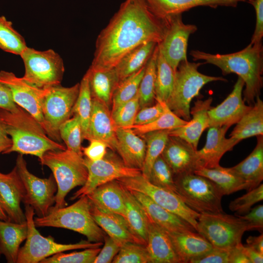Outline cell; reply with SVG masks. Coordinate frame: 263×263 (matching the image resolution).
<instances>
[{
    "instance_id": "1",
    "label": "cell",
    "mask_w": 263,
    "mask_h": 263,
    "mask_svg": "<svg viewBox=\"0 0 263 263\" xmlns=\"http://www.w3.org/2000/svg\"><path fill=\"white\" fill-rule=\"evenodd\" d=\"M167 18L156 15L145 0H125L98 35L90 68H114L129 52L148 42L158 44L164 37Z\"/></svg>"
},
{
    "instance_id": "2",
    "label": "cell",
    "mask_w": 263,
    "mask_h": 263,
    "mask_svg": "<svg viewBox=\"0 0 263 263\" xmlns=\"http://www.w3.org/2000/svg\"><path fill=\"white\" fill-rule=\"evenodd\" d=\"M193 60H203L204 64L214 65L224 75L234 73L244 81V100L252 106L261 94L263 85V47L262 42L249 43L243 50L227 54H212L192 50Z\"/></svg>"
},
{
    "instance_id": "3",
    "label": "cell",
    "mask_w": 263,
    "mask_h": 263,
    "mask_svg": "<svg viewBox=\"0 0 263 263\" xmlns=\"http://www.w3.org/2000/svg\"><path fill=\"white\" fill-rule=\"evenodd\" d=\"M0 121L12 141L11 147L3 154L17 152L36 156L40 160L48 151L66 150L49 137L39 122L19 105L14 112L0 108Z\"/></svg>"
},
{
    "instance_id": "4",
    "label": "cell",
    "mask_w": 263,
    "mask_h": 263,
    "mask_svg": "<svg viewBox=\"0 0 263 263\" xmlns=\"http://www.w3.org/2000/svg\"><path fill=\"white\" fill-rule=\"evenodd\" d=\"M39 161L51 169L57 184L55 205L52 207L55 209L66 206L67 194L75 187L84 185L88 178L83 156L68 149L49 150Z\"/></svg>"
},
{
    "instance_id": "5",
    "label": "cell",
    "mask_w": 263,
    "mask_h": 263,
    "mask_svg": "<svg viewBox=\"0 0 263 263\" xmlns=\"http://www.w3.org/2000/svg\"><path fill=\"white\" fill-rule=\"evenodd\" d=\"M36 226L64 228L85 236L93 243L102 242L106 233L97 224L90 211V202L85 196L74 204L58 208H51L43 217L34 219Z\"/></svg>"
},
{
    "instance_id": "6",
    "label": "cell",
    "mask_w": 263,
    "mask_h": 263,
    "mask_svg": "<svg viewBox=\"0 0 263 263\" xmlns=\"http://www.w3.org/2000/svg\"><path fill=\"white\" fill-rule=\"evenodd\" d=\"M202 62H190L188 60L179 64L175 74L171 94L166 102L169 108L177 116L189 121L191 119L190 103L198 96L201 89L213 81H226L222 76L204 75L198 70Z\"/></svg>"
},
{
    "instance_id": "7",
    "label": "cell",
    "mask_w": 263,
    "mask_h": 263,
    "mask_svg": "<svg viewBox=\"0 0 263 263\" xmlns=\"http://www.w3.org/2000/svg\"><path fill=\"white\" fill-rule=\"evenodd\" d=\"M176 194L190 208L199 213L223 212L224 196L209 179L194 173L175 175Z\"/></svg>"
},
{
    "instance_id": "8",
    "label": "cell",
    "mask_w": 263,
    "mask_h": 263,
    "mask_svg": "<svg viewBox=\"0 0 263 263\" xmlns=\"http://www.w3.org/2000/svg\"><path fill=\"white\" fill-rule=\"evenodd\" d=\"M34 209L25 205V215L27 225V235L24 245L19 248L17 263H38L56 253L78 249L98 247L102 242L93 243L82 240L75 244H62L56 242L52 237L42 236L34 223Z\"/></svg>"
},
{
    "instance_id": "9",
    "label": "cell",
    "mask_w": 263,
    "mask_h": 263,
    "mask_svg": "<svg viewBox=\"0 0 263 263\" xmlns=\"http://www.w3.org/2000/svg\"><path fill=\"white\" fill-rule=\"evenodd\" d=\"M253 230L244 220L220 213H200L197 232L203 236L213 247L230 249L242 243L244 233Z\"/></svg>"
},
{
    "instance_id": "10",
    "label": "cell",
    "mask_w": 263,
    "mask_h": 263,
    "mask_svg": "<svg viewBox=\"0 0 263 263\" xmlns=\"http://www.w3.org/2000/svg\"><path fill=\"white\" fill-rule=\"evenodd\" d=\"M20 56L25 67L23 78L40 89L60 85L64 73L61 56L52 49L36 50L27 47Z\"/></svg>"
},
{
    "instance_id": "11",
    "label": "cell",
    "mask_w": 263,
    "mask_h": 263,
    "mask_svg": "<svg viewBox=\"0 0 263 263\" xmlns=\"http://www.w3.org/2000/svg\"><path fill=\"white\" fill-rule=\"evenodd\" d=\"M79 83L70 87L61 85L46 89L41 101L44 131L51 139L60 142V126L73 115L72 110L78 96Z\"/></svg>"
},
{
    "instance_id": "12",
    "label": "cell",
    "mask_w": 263,
    "mask_h": 263,
    "mask_svg": "<svg viewBox=\"0 0 263 263\" xmlns=\"http://www.w3.org/2000/svg\"><path fill=\"white\" fill-rule=\"evenodd\" d=\"M116 180L127 190L147 195L158 205L187 221L197 231L200 213L188 207L175 193L153 185L142 175Z\"/></svg>"
},
{
    "instance_id": "13",
    "label": "cell",
    "mask_w": 263,
    "mask_h": 263,
    "mask_svg": "<svg viewBox=\"0 0 263 263\" xmlns=\"http://www.w3.org/2000/svg\"><path fill=\"white\" fill-rule=\"evenodd\" d=\"M84 162L88 170L87 179L84 185L74 193L71 200L87 196L98 186L108 182L142 175L141 169L127 166L112 150H107L101 160L92 161L85 157Z\"/></svg>"
},
{
    "instance_id": "14",
    "label": "cell",
    "mask_w": 263,
    "mask_h": 263,
    "mask_svg": "<svg viewBox=\"0 0 263 263\" xmlns=\"http://www.w3.org/2000/svg\"><path fill=\"white\" fill-rule=\"evenodd\" d=\"M16 168L25 190L22 202L31 207L38 217L46 215L55 204L57 187L54 176L40 178L29 171L22 154L16 160Z\"/></svg>"
},
{
    "instance_id": "15",
    "label": "cell",
    "mask_w": 263,
    "mask_h": 263,
    "mask_svg": "<svg viewBox=\"0 0 263 263\" xmlns=\"http://www.w3.org/2000/svg\"><path fill=\"white\" fill-rule=\"evenodd\" d=\"M162 41L157 44L159 50L174 72L183 61L187 59L188 38L197 30L194 24L183 22L182 14L169 16Z\"/></svg>"
},
{
    "instance_id": "16",
    "label": "cell",
    "mask_w": 263,
    "mask_h": 263,
    "mask_svg": "<svg viewBox=\"0 0 263 263\" xmlns=\"http://www.w3.org/2000/svg\"><path fill=\"white\" fill-rule=\"evenodd\" d=\"M0 83L9 89L14 102L33 116L44 130L41 101L46 89H40L5 71H0Z\"/></svg>"
},
{
    "instance_id": "17",
    "label": "cell",
    "mask_w": 263,
    "mask_h": 263,
    "mask_svg": "<svg viewBox=\"0 0 263 263\" xmlns=\"http://www.w3.org/2000/svg\"><path fill=\"white\" fill-rule=\"evenodd\" d=\"M25 190L16 167L7 174L0 172V207L8 221L17 223L26 222L20 207Z\"/></svg>"
},
{
    "instance_id": "18",
    "label": "cell",
    "mask_w": 263,
    "mask_h": 263,
    "mask_svg": "<svg viewBox=\"0 0 263 263\" xmlns=\"http://www.w3.org/2000/svg\"><path fill=\"white\" fill-rule=\"evenodd\" d=\"M244 86V81L238 76L230 94L221 103L208 110L209 127H231L251 108V106L245 104L242 97Z\"/></svg>"
},
{
    "instance_id": "19",
    "label": "cell",
    "mask_w": 263,
    "mask_h": 263,
    "mask_svg": "<svg viewBox=\"0 0 263 263\" xmlns=\"http://www.w3.org/2000/svg\"><path fill=\"white\" fill-rule=\"evenodd\" d=\"M174 175L194 173L202 168L197 150L184 140L169 136L161 155Z\"/></svg>"
},
{
    "instance_id": "20",
    "label": "cell",
    "mask_w": 263,
    "mask_h": 263,
    "mask_svg": "<svg viewBox=\"0 0 263 263\" xmlns=\"http://www.w3.org/2000/svg\"><path fill=\"white\" fill-rule=\"evenodd\" d=\"M92 110L86 134L84 139H97L103 141L109 149L116 152L117 142L116 126L111 111L99 101L92 98Z\"/></svg>"
},
{
    "instance_id": "21",
    "label": "cell",
    "mask_w": 263,
    "mask_h": 263,
    "mask_svg": "<svg viewBox=\"0 0 263 263\" xmlns=\"http://www.w3.org/2000/svg\"><path fill=\"white\" fill-rule=\"evenodd\" d=\"M230 127H209L204 147L197 150L202 168H213L219 165L224 154L231 150L239 142L231 137L226 138L225 135Z\"/></svg>"
},
{
    "instance_id": "22",
    "label": "cell",
    "mask_w": 263,
    "mask_h": 263,
    "mask_svg": "<svg viewBox=\"0 0 263 263\" xmlns=\"http://www.w3.org/2000/svg\"><path fill=\"white\" fill-rule=\"evenodd\" d=\"M212 98L208 97L204 100H197L190 108V114L192 118L185 125L169 130V135L181 138L188 142L197 150L200 137L209 126L207 112L211 106Z\"/></svg>"
},
{
    "instance_id": "23",
    "label": "cell",
    "mask_w": 263,
    "mask_h": 263,
    "mask_svg": "<svg viewBox=\"0 0 263 263\" xmlns=\"http://www.w3.org/2000/svg\"><path fill=\"white\" fill-rule=\"evenodd\" d=\"M116 152L124 163L132 168L142 169L146 154L145 139L130 128L117 127Z\"/></svg>"
},
{
    "instance_id": "24",
    "label": "cell",
    "mask_w": 263,
    "mask_h": 263,
    "mask_svg": "<svg viewBox=\"0 0 263 263\" xmlns=\"http://www.w3.org/2000/svg\"><path fill=\"white\" fill-rule=\"evenodd\" d=\"M254 0H145L158 17L165 19L169 16L182 14L198 6L236 7L241 2L251 4Z\"/></svg>"
},
{
    "instance_id": "25",
    "label": "cell",
    "mask_w": 263,
    "mask_h": 263,
    "mask_svg": "<svg viewBox=\"0 0 263 263\" xmlns=\"http://www.w3.org/2000/svg\"><path fill=\"white\" fill-rule=\"evenodd\" d=\"M129 191L141 204L149 217L168 232L196 231L187 221L158 205L144 194L136 191Z\"/></svg>"
},
{
    "instance_id": "26",
    "label": "cell",
    "mask_w": 263,
    "mask_h": 263,
    "mask_svg": "<svg viewBox=\"0 0 263 263\" xmlns=\"http://www.w3.org/2000/svg\"><path fill=\"white\" fill-rule=\"evenodd\" d=\"M90 211L97 224L120 247L128 242L142 244L132 232L122 216L99 209L91 202Z\"/></svg>"
},
{
    "instance_id": "27",
    "label": "cell",
    "mask_w": 263,
    "mask_h": 263,
    "mask_svg": "<svg viewBox=\"0 0 263 263\" xmlns=\"http://www.w3.org/2000/svg\"><path fill=\"white\" fill-rule=\"evenodd\" d=\"M148 216L149 224L146 247L151 263H181L168 232Z\"/></svg>"
},
{
    "instance_id": "28",
    "label": "cell",
    "mask_w": 263,
    "mask_h": 263,
    "mask_svg": "<svg viewBox=\"0 0 263 263\" xmlns=\"http://www.w3.org/2000/svg\"><path fill=\"white\" fill-rule=\"evenodd\" d=\"M168 233L181 263H189L192 259L204 255L213 248L203 236L195 231Z\"/></svg>"
},
{
    "instance_id": "29",
    "label": "cell",
    "mask_w": 263,
    "mask_h": 263,
    "mask_svg": "<svg viewBox=\"0 0 263 263\" xmlns=\"http://www.w3.org/2000/svg\"><path fill=\"white\" fill-rule=\"evenodd\" d=\"M87 197L97 208L124 216L125 206L122 187L116 180L98 186Z\"/></svg>"
},
{
    "instance_id": "30",
    "label": "cell",
    "mask_w": 263,
    "mask_h": 263,
    "mask_svg": "<svg viewBox=\"0 0 263 263\" xmlns=\"http://www.w3.org/2000/svg\"><path fill=\"white\" fill-rule=\"evenodd\" d=\"M88 71L92 98L99 101L110 109L114 92L120 81L114 68L95 70L89 67Z\"/></svg>"
},
{
    "instance_id": "31",
    "label": "cell",
    "mask_w": 263,
    "mask_h": 263,
    "mask_svg": "<svg viewBox=\"0 0 263 263\" xmlns=\"http://www.w3.org/2000/svg\"><path fill=\"white\" fill-rule=\"evenodd\" d=\"M27 235L26 222L20 224L0 220V252L7 263H17L20 245Z\"/></svg>"
},
{
    "instance_id": "32",
    "label": "cell",
    "mask_w": 263,
    "mask_h": 263,
    "mask_svg": "<svg viewBox=\"0 0 263 263\" xmlns=\"http://www.w3.org/2000/svg\"><path fill=\"white\" fill-rule=\"evenodd\" d=\"M122 187L125 206L123 217L133 234L140 241L143 245L146 246L149 217L136 198L130 191Z\"/></svg>"
},
{
    "instance_id": "33",
    "label": "cell",
    "mask_w": 263,
    "mask_h": 263,
    "mask_svg": "<svg viewBox=\"0 0 263 263\" xmlns=\"http://www.w3.org/2000/svg\"><path fill=\"white\" fill-rule=\"evenodd\" d=\"M256 137L257 144L251 153L243 161L231 167L248 184L249 190L258 186L263 180V135Z\"/></svg>"
},
{
    "instance_id": "34",
    "label": "cell",
    "mask_w": 263,
    "mask_h": 263,
    "mask_svg": "<svg viewBox=\"0 0 263 263\" xmlns=\"http://www.w3.org/2000/svg\"><path fill=\"white\" fill-rule=\"evenodd\" d=\"M260 135H263V101L259 96L236 123L230 136L240 142Z\"/></svg>"
},
{
    "instance_id": "35",
    "label": "cell",
    "mask_w": 263,
    "mask_h": 263,
    "mask_svg": "<svg viewBox=\"0 0 263 263\" xmlns=\"http://www.w3.org/2000/svg\"><path fill=\"white\" fill-rule=\"evenodd\" d=\"M194 173L212 181L219 187L223 195L243 189L249 190L248 184L231 168H224L220 165L213 168H201Z\"/></svg>"
},
{
    "instance_id": "36",
    "label": "cell",
    "mask_w": 263,
    "mask_h": 263,
    "mask_svg": "<svg viewBox=\"0 0 263 263\" xmlns=\"http://www.w3.org/2000/svg\"><path fill=\"white\" fill-rule=\"evenodd\" d=\"M157 44L152 41L146 42L127 54L114 67L119 81L145 66Z\"/></svg>"
},
{
    "instance_id": "37",
    "label": "cell",
    "mask_w": 263,
    "mask_h": 263,
    "mask_svg": "<svg viewBox=\"0 0 263 263\" xmlns=\"http://www.w3.org/2000/svg\"><path fill=\"white\" fill-rule=\"evenodd\" d=\"M169 130L153 131L141 136L145 140L146 149L142 175L148 179L152 166L161 155L169 137Z\"/></svg>"
},
{
    "instance_id": "38",
    "label": "cell",
    "mask_w": 263,
    "mask_h": 263,
    "mask_svg": "<svg viewBox=\"0 0 263 263\" xmlns=\"http://www.w3.org/2000/svg\"><path fill=\"white\" fill-rule=\"evenodd\" d=\"M158 53L157 44L147 62L144 75L138 90L140 109L154 104L155 101V82L156 72V59Z\"/></svg>"
},
{
    "instance_id": "39",
    "label": "cell",
    "mask_w": 263,
    "mask_h": 263,
    "mask_svg": "<svg viewBox=\"0 0 263 263\" xmlns=\"http://www.w3.org/2000/svg\"><path fill=\"white\" fill-rule=\"evenodd\" d=\"M175 74L158 48L155 82V99L167 102L173 90Z\"/></svg>"
},
{
    "instance_id": "40",
    "label": "cell",
    "mask_w": 263,
    "mask_h": 263,
    "mask_svg": "<svg viewBox=\"0 0 263 263\" xmlns=\"http://www.w3.org/2000/svg\"><path fill=\"white\" fill-rule=\"evenodd\" d=\"M89 76L87 70L79 83L78 96L72 110L73 115H76L79 119L83 139L87 131L93 105Z\"/></svg>"
},
{
    "instance_id": "41",
    "label": "cell",
    "mask_w": 263,
    "mask_h": 263,
    "mask_svg": "<svg viewBox=\"0 0 263 263\" xmlns=\"http://www.w3.org/2000/svg\"><path fill=\"white\" fill-rule=\"evenodd\" d=\"M164 111L162 114L153 122L144 125H132L130 127L139 135L146 133L162 130H172L187 124L186 121L175 114L163 102Z\"/></svg>"
},
{
    "instance_id": "42",
    "label": "cell",
    "mask_w": 263,
    "mask_h": 263,
    "mask_svg": "<svg viewBox=\"0 0 263 263\" xmlns=\"http://www.w3.org/2000/svg\"><path fill=\"white\" fill-rule=\"evenodd\" d=\"M27 47L25 39L13 28L12 22L0 16V48L6 52L20 56Z\"/></svg>"
},
{
    "instance_id": "43",
    "label": "cell",
    "mask_w": 263,
    "mask_h": 263,
    "mask_svg": "<svg viewBox=\"0 0 263 263\" xmlns=\"http://www.w3.org/2000/svg\"><path fill=\"white\" fill-rule=\"evenodd\" d=\"M146 65L138 71L120 81L115 89L112 100V110L133 98L138 93Z\"/></svg>"
},
{
    "instance_id": "44",
    "label": "cell",
    "mask_w": 263,
    "mask_h": 263,
    "mask_svg": "<svg viewBox=\"0 0 263 263\" xmlns=\"http://www.w3.org/2000/svg\"><path fill=\"white\" fill-rule=\"evenodd\" d=\"M59 133L67 149L83 156L81 146L83 132L79 119L76 115H74L64 122L59 129Z\"/></svg>"
},
{
    "instance_id": "45",
    "label": "cell",
    "mask_w": 263,
    "mask_h": 263,
    "mask_svg": "<svg viewBox=\"0 0 263 263\" xmlns=\"http://www.w3.org/2000/svg\"><path fill=\"white\" fill-rule=\"evenodd\" d=\"M174 177L171 169L162 156L160 155L154 162L148 180L155 186L176 194Z\"/></svg>"
},
{
    "instance_id": "46",
    "label": "cell",
    "mask_w": 263,
    "mask_h": 263,
    "mask_svg": "<svg viewBox=\"0 0 263 263\" xmlns=\"http://www.w3.org/2000/svg\"><path fill=\"white\" fill-rule=\"evenodd\" d=\"M113 263H151L147 247L144 245L128 242L120 246L113 258Z\"/></svg>"
},
{
    "instance_id": "47",
    "label": "cell",
    "mask_w": 263,
    "mask_h": 263,
    "mask_svg": "<svg viewBox=\"0 0 263 263\" xmlns=\"http://www.w3.org/2000/svg\"><path fill=\"white\" fill-rule=\"evenodd\" d=\"M140 109L138 92L132 99L111 110L113 119L117 127L128 128L134 124Z\"/></svg>"
},
{
    "instance_id": "48",
    "label": "cell",
    "mask_w": 263,
    "mask_h": 263,
    "mask_svg": "<svg viewBox=\"0 0 263 263\" xmlns=\"http://www.w3.org/2000/svg\"><path fill=\"white\" fill-rule=\"evenodd\" d=\"M101 248L93 247L71 253L59 252L43 259L40 263H94Z\"/></svg>"
},
{
    "instance_id": "49",
    "label": "cell",
    "mask_w": 263,
    "mask_h": 263,
    "mask_svg": "<svg viewBox=\"0 0 263 263\" xmlns=\"http://www.w3.org/2000/svg\"><path fill=\"white\" fill-rule=\"evenodd\" d=\"M263 200V184L249 190L246 194L230 202L229 208L236 215L245 214L256 203Z\"/></svg>"
},
{
    "instance_id": "50",
    "label": "cell",
    "mask_w": 263,
    "mask_h": 263,
    "mask_svg": "<svg viewBox=\"0 0 263 263\" xmlns=\"http://www.w3.org/2000/svg\"><path fill=\"white\" fill-rule=\"evenodd\" d=\"M153 105L141 108L138 112L133 125H144L150 123L157 119L163 113V102L155 99Z\"/></svg>"
},
{
    "instance_id": "51",
    "label": "cell",
    "mask_w": 263,
    "mask_h": 263,
    "mask_svg": "<svg viewBox=\"0 0 263 263\" xmlns=\"http://www.w3.org/2000/svg\"><path fill=\"white\" fill-rule=\"evenodd\" d=\"M229 249L213 247L209 252L192 259L189 263H229Z\"/></svg>"
},
{
    "instance_id": "52",
    "label": "cell",
    "mask_w": 263,
    "mask_h": 263,
    "mask_svg": "<svg viewBox=\"0 0 263 263\" xmlns=\"http://www.w3.org/2000/svg\"><path fill=\"white\" fill-rule=\"evenodd\" d=\"M104 244L94 263H110L118 253L120 247L109 236L106 235L104 239Z\"/></svg>"
},
{
    "instance_id": "53",
    "label": "cell",
    "mask_w": 263,
    "mask_h": 263,
    "mask_svg": "<svg viewBox=\"0 0 263 263\" xmlns=\"http://www.w3.org/2000/svg\"><path fill=\"white\" fill-rule=\"evenodd\" d=\"M89 142L87 147H82L83 154L92 161L103 159L107 152L108 145L103 141L97 139H91Z\"/></svg>"
},
{
    "instance_id": "54",
    "label": "cell",
    "mask_w": 263,
    "mask_h": 263,
    "mask_svg": "<svg viewBox=\"0 0 263 263\" xmlns=\"http://www.w3.org/2000/svg\"><path fill=\"white\" fill-rule=\"evenodd\" d=\"M237 217L246 221L253 228V230H256L263 233V205H259L254 208H251L250 211L243 215H236Z\"/></svg>"
},
{
    "instance_id": "55",
    "label": "cell",
    "mask_w": 263,
    "mask_h": 263,
    "mask_svg": "<svg viewBox=\"0 0 263 263\" xmlns=\"http://www.w3.org/2000/svg\"><path fill=\"white\" fill-rule=\"evenodd\" d=\"M251 4L254 7L256 13V26L250 43H262L263 37V0H254Z\"/></svg>"
},
{
    "instance_id": "56",
    "label": "cell",
    "mask_w": 263,
    "mask_h": 263,
    "mask_svg": "<svg viewBox=\"0 0 263 263\" xmlns=\"http://www.w3.org/2000/svg\"><path fill=\"white\" fill-rule=\"evenodd\" d=\"M0 108L14 112L18 105L14 102L11 92L5 85L0 83Z\"/></svg>"
},
{
    "instance_id": "57",
    "label": "cell",
    "mask_w": 263,
    "mask_h": 263,
    "mask_svg": "<svg viewBox=\"0 0 263 263\" xmlns=\"http://www.w3.org/2000/svg\"><path fill=\"white\" fill-rule=\"evenodd\" d=\"M229 263H251L244 251L242 243L229 249Z\"/></svg>"
},
{
    "instance_id": "58",
    "label": "cell",
    "mask_w": 263,
    "mask_h": 263,
    "mask_svg": "<svg viewBox=\"0 0 263 263\" xmlns=\"http://www.w3.org/2000/svg\"><path fill=\"white\" fill-rule=\"evenodd\" d=\"M12 145L11 138L8 137L3 125L0 121V153H3Z\"/></svg>"
},
{
    "instance_id": "59",
    "label": "cell",
    "mask_w": 263,
    "mask_h": 263,
    "mask_svg": "<svg viewBox=\"0 0 263 263\" xmlns=\"http://www.w3.org/2000/svg\"><path fill=\"white\" fill-rule=\"evenodd\" d=\"M246 245L263 254V234L258 236H249L246 240Z\"/></svg>"
},
{
    "instance_id": "60",
    "label": "cell",
    "mask_w": 263,
    "mask_h": 263,
    "mask_svg": "<svg viewBox=\"0 0 263 263\" xmlns=\"http://www.w3.org/2000/svg\"><path fill=\"white\" fill-rule=\"evenodd\" d=\"M243 249L251 263H263V254L246 245H243Z\"/></svg>"
},
{
    "instance_id": "61",
    "label": "cell",
    "mask_w": 263,
    "mask_h": 263,
    "mask_svg": "<svg viewBox=\"0 0 263 263\" xmlns=\"http://www.w3.org/2000/svg\"><path fill=\"white\" fill-rule=\"evenodd\" d=\"M0 220H3V221H8L7 216L5 214V213L4 212L3 210L1 209V208L0 207Z\"/></svg>"
},
{
    "instance_id": "62",
    "label": "cell",
    "mask_w": 263,
    "mask_h": 263,
    "mask_svg": "<svg viewBox=\"0 0 263 263\" xmlns=\"http://www.w3.org/2000/svg\"><path fill=\"white\" fill-rule=\"evenodd\" d=\"M0 255H1V253H0Z\"/></svg>"
}]
</instances>
